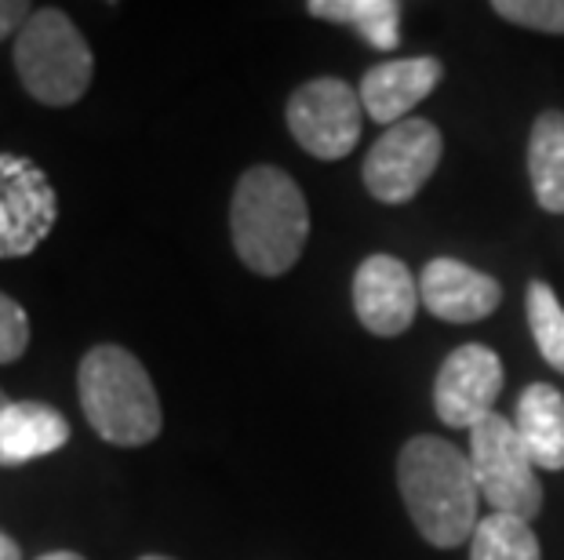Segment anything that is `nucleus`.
Returning <instances> with one entry per match:
<instances>
[{
	"label": "nucleus",
	"instance_id": "1",
	"mask_svg": "<svg viewBox=\"0 0 564 560\" xmlns=\"http://www.w3.org/2000/svg\"><path fill=\"white\" fill-rule=\"evenodd\" d=\"M398 487L408 517L430 546L455 550L474 539L477 524H481L477 520L481 487H477L466 451L434 433L412 437L398 459Z\"/></svg>",
	"mask_w": 564,
	"mask_h": 560
},
{
	"label": "nucleus",
	"instance_id": "2",
	"mask_svg": "<svg viewBox=\"0 0 564 560\" xmlns=\"http://www.w3.org/2000/svg\"><path fill=\"white\" fill-rule=\"evenodd\" d=\"M234 252L259 277H284L310 237V208L303 189L284 168L259 164L237 178L230 200Z\"/></svg>",
	"mask_w": 564,
	"mask_h": 560
},
{
	"label": "nucleus",
	"instance_id": "3",
	"mask_svg": "<svg viewBox=\"0 0 564 560\" xmlns=\"http://www.w3.org/2000/svg\"><path fill=\"white\" fill-rule=\"evenodd\" d=\"M80 411L95 433L117 448H142L161 437L164 415L153 378L124 345H95L77 367Z\"/></svg>",
	"mask_w": 564,
	"mask_h": 560
},
{
	"label": "nucleus",
	"instance_id": "4",
	"mask_svg": "<svg viewBox=\"0 0 564 560\" xmlns=\"http://www.w3.org/2000/svg\"><path fill=\"white\" fill-rule=\"evenodd\" d=\"M15 69L33 99L44 106H74L88 91L95 58L63 8H33L15 33Z\"/></svg>",
	"mask_w": 564,
	"mask_h": 560
},
{
	"label": "nucleus",
	"instance_id": "5",
	"mask_svg": "<svg viewBox=\"0 0 564 560\" xmlns=\"http://www.w3.org/2000/svg\"><path fill=\"white\" fill-rule=\"evenodd\" d=\"M470 466L481 498L496 514H510L532 524L543 509V484L535 481V462L524 451L513 422L488 415L470 430Z\"/></svg>",
	"mask_w": 564,
	"mask_h": 560
},
{
	"label": "nucleus",
	"instance_id": "6",
	"mask_svg": "<svg viewBox=\"0 0 564 560\" xmlns=\"http://www.w3.org/2000/svg\"><path fill=\"white\" fill-rule=\"evenodd\" d=\"M361 91L343 77H314L288 99V131L317 161H343L361 142Z\"/></svg>",
	"mask_w": 564,
	"mask_h": 560
},
{
	"label": "nucleus",
	"instance_id": "7",
	"mask_svg": "<svg viewBox=\"0 0 564 560\" xmlns=\"http://www.w3.org/2000/svg\"><path fill=\"white\" fill-rule=\"evenodd\" d=\"M444 157V139L434 121L408 117L376 139L365 157V186L382 205H408L430 183Z\"/></svg>",
	"mask_w": 564,
	"mask_h": 560
},
{
	"label": "nucleus",
	"instance_id": "8",
	"mask_svg": "<svg viewBox=\"0 0 564 560\" xmlns=\"http://www.w3.org/2000/svg\"><path fill=\"white\" fill-rule=\"evenodd\" d=\"M58 219L55 186L37 164L0 153V259H26L47 241Z\"/></svg>",
	"mask_w": 564,
	"mask_h": 560
},
{
	"label": "nucleus",
	"instance_id": "9",
	"mask_svg": "<svg viewBox=\"0 0 564 560\" xmlns=\"http://www.w3.org/2000/svg\"><path fill=\"white\" fill-rule=\"evenodd\" d=\"M502 393V361L496 350L481 342H466L448 353L434 383V408L437 419L452 430H474L488 415H496Z\"/></svg>",
	"mask_w": 564,
	"mask_h": 560
},
{
	"label": "nucleus",
	"instance_id": "10",
	"mask_svg": "<svg viewBox=\"0 0 564 560\" xmlns=\"http://www.w3.org/2000/svg\"><path fill=\"white\" fill-rule=\"evenodd\" d=\"M419 309L412 270L393 255H368L354 273V314L379 339L404 336Z\"/></svg>",
	"mask_w": 564,
	"mask_h": 560
},
{
	"label": "nucleus",
	"instance_id": "11",
	"mask_svg": "<svg viewBox=\"0 0 564 560\" xmlns=\"http://www.w3.org/2000/svg\"><path fill=\"white\" fill-rule=\"evenodd\" d=\"M419 299L437 320L448 325H477L491 317L502 303V288L496 277L466 266L459 259H430L419 273Z\"/></svg>",
	"mask_w": 564,
	"mask_h": 560
},
{
	"label": "nucleus",
	"instance_id": "12",
	"mask_svg": "<svg viewBox=\"0 0 564 560\" xmlns=\"http://www.w3.org/2000/svg\"><path fill=\"white\" fill-rule=\"evenodd\" d=\"M441 77L444 66L434 55L390 58V63L371 66L361 77V106L376 124L393 128L441 85Z\"/></svg>",
	"mask_w": 564,
	"mask_h": 560
},
{
	"label": "nucleus",
	"instance_id": "13",
	"mask_svg": "<svg viewBox=\"0 0 564 560\" xmlns=\"http://www.w3.org/2000/svg\"><path fill=\"white\" fill-rule=\"evenodd\" d=\"M66 415L44 400H11L0 415V466H26L66 448Z\"/></svg>",
	"mask_w": 564,
	"mask_h": 560
},
{
	"label": "nucleus",
	"instance_id": "14",
	"mask_svg": "<svg viewBox=\"0 0 564 560\" xmlns=\"http://www.w3.org/2000/svg\"><path fill=\"white\" fill-rule=\"evenodd\" d=\"M513 430L539 470H564V393L557 386H524L513 411Z\"/></svg>",
	"mask_w": 564,
	"mask_h": 560
},
{
	"label": "nucleus",
	"instance_id": "15",
	"mask_svg": "<svg viewBox=\"0 0 564 560\" xmlns=\"http://www.w3.org/2000/svg\"><path fill=\"white\" fill-rule=\"evenodd\" d=\"M528 178L539 208L564 216V113L546 110L535 117L528 135Z\"/></svg>",
	"mask_w": 564,
	"mask_h": 560
},
{
	"label": "nucleus",
	"instance_id": "16",
	"mask_svg": "<svg viewBox=\"0 0 564 560\" xmlns=\"http://www.w3.org/2000/svg\"><path fill=\"white\" fill-rule=\"evenodd\" d=\"M306 11L314 19H328L339 22V26L357 30L379 52H393L401 44L398 0H310Z\"/></svg>",
	"mask_w": 564,
	"mask_h": 560
},
{
	"label": "nucleus",
	"instance_id": "17",
	"mask_svg": "<svg viewBox=\"0 0 564 560\" xmlns=\"http://www.w3.org/2000/svg\"><path fill=\"white\" fill-rule=\"evenodd\" d=\"M470 560H543L532 524L510 514H488L470 539Z\"/></svg>",
	"mask_w": 564,
	"mask_h": 560
},
{
	"label": "nucleus",
	"instance_id": "18",
	"mask_svg": "<svg viewBox=\"0 0 564 560\" xmlns=\"http://www.w3.org/2000/svg\"><path fill=\"white\" fill-rule=\"evenodd\" d=\"M528 328H532L543 361L564 372V306L546 281L528 284Z\"/></svg>",
	"mask_w": 564,
	"mask_h": 560
},
{
	"label": "nucleus",
	"instance_id": "19",
	"mask_svg": "<svg viewBox=\"0 0 564 560\" xmlns=\"http://www.w3.org/2000/svg\"><path fill=\"white\" fill-rule=\"evenodd\" d=\"M499 19L535 33H564V0H496Z\"/></svg>",
	"mask_w": 564,
	"mask_h": 560
},
{
	"label": "nucleus",
	"instance_id": "20",
	"mask_svg": "<svg viewBox=\"0 0 564 560\" xmlns=\"http://www.w3.org/2000/svg\"><path fill=\"white\" fill-rule=\"evenodd\" d=\"M30 345V317L15 299L0 292V364H15Z\"/></svg>",
	"mask_w": 564,
	"mask_h": 560
},
{
	"label": "nucleus",
	"instance_id": "21",
	"mask_svg": "<svg viewBox=\"0 0 564 560\" xmlns=\"http://www.w3.org/2000/svg\"><path fill=\"white\" fill-rule=\"evenodd\" d=\"M30 15H33V8L26 0H0V41H8L11 33H19L26 26Z\"/></svg>",
	"mask_w": 564,
	"mask_h": 560
},
{
	"label": "nucleus",
	"instance_id": "22",
	"mask_svg": "<svg viewBox=\"0 0 564 560\" xmlns=\"http://www.w3.org/2000/svg\"><path fill=\"white\" fill-rule=\"evenodd\" d=\"M0 560H22L19 542L11 539V535H4V531H0Z\"/></svg>",
	"mask_w": 564,
	"mask_h": 560
},
{
	"label": "nucleus",
	"instance_id": "23",
	"mask_svg": "<svg viewBox=\"0 0 564 560\" xmlns=\"http://www.w3.org/2000/svg\"><path fill=\"white\" fill-rule=\"evenodd\" d=\"M37 560H84V557L74 553V550H52V553H44V557H37Z\"/></svg>",
	"mask_w": 564,
	"mask_h": 560
},
{
	"label": "nucleus",
	"instance_id": "24",
	"mask_svg": "<svg viewBox=\"0 0 564 560\" xmlns=\"http://www.w3.org/2000/svg\"><path fill=\"white\" fill-rule=\"evenodd\" d=\"M8 404H11V400L4 397V393H0V415H4V411H8Z\"/></svg>",
	"mask_w": 564,
	"mask_h": 560
},
{
	"label": "nucleus",
	"instance_id": "25",
	"mask_svg": "<svg viewBox=\"0 0 564 560\" xmlns=\"http://www.w3.org/2000/svg\"><path fill=\"white\" fill-rule=\"evenodd\" d=\"M139 560H172V557H158V553H150V557H139Z\"/></svg>",
	"mask_w": 564,
	"mask_h": 560
}]
</instances>
